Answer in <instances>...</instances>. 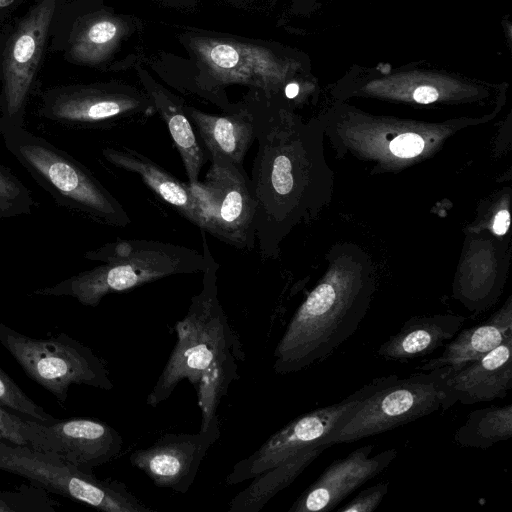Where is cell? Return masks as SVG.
Masks as SVG:
<instances>
[{"label": "cell", "mask_w": 512, "mask_h": 512, "mask_svg": "<svg viewBox=\"0 0 512 512\" xmlns=\"http://www.w3.org/2000/svg\"><path fill=\"white\" fill-rule=\"evenodd\" d=\"M206 268L202 289L191 299L186 315L174 330L177 341L146 402L156 407L167 400L177 385L188 380L195 388L202 421L200 430L220 426L217 409L238 378L237 361L245 359L218 299L217 271L204 231L201 230Z\"/></svg>", "instance_id": "1"}, {"label": "cell", "mask_w": 512, "mask_h": 512, "mask_svg": "<svg viewBox=\"0 0 512 512\" xmlns=\"http://www.w3.org/2000/svg\"><path fill=\"white\" fill-rule=\"evenodd\" d=\"M84 257L101 264L54 285L36 289V296L72 297L96 307L108 294L128 291L165 277L203 272L204 254L154 240L128 239L106 243Z\"/></svg>", "instance_id": "2"}, {"label": "cell", "mask_w": 512, "mask_h": 512, "mask_svg": "<svg viewBox=\"0 0 512 512\" xmlns=\"http://www.w3.org/2000/svg\"><path fill=\"white\" fill-rule=\"evenodd\" d=\"M249 106L258 142L250 178L256 207V243L265 261L277 256L280 241L289 229L292 202L299 190V160L288 115L260 103Z\"/></svg>", "instance_id": "3"}, {"label": "cell", "mask_w": 512, "mask_h": 512, "mask_svg": "<svg viewBox=\"0 0 512 512\" xmlns=\"http://www.w3.org/2000/svg\"><path fill=\"white\" fill-rule=\"evenodd\" d=\"M367 293L334 280L320 283L296 310L274 350L273 370L295 373L326 360L358 329Z\"/></svg>", "instance_id": "4"}, {"label": "cell", "mask_w": 512, "mask_h": 512, "mask_svg": "<svg viewBox=\"0 0 512 512\" xmlns=\"http://www.w3.org/2000/svg\"><path fill=\"white\" fill-rule=\"evenodd\" d=\"M0 134L6 149L58 204L100 224H130L120 202L71 155L23 126L5 128Z\"/></svg>", "instance_id": "5"}, {"label": "cell", "mask_w": 512, "mask_h": 512, "mask_svg": "<svg viewBox=\"0 0 512 512\" xmlns=\"http://www.w3.org/2000/svg\"><path fill=\"white\" fill-rule=\"evenodd\" d=\"M0 344L30 379L62 405L71 385L106 391L114 386L104 361L90 347L65 333L38 339L0 322Z\"/></svg>", "instance_id": "6"}, {"label": "cell", "mask_w": 512, "mask_h": 512, "mask_svg": "<svg viewBox=\"0 0 512 512\" xmlns=\"http://www.w3.org/2000/svg\"><path fill=\"white\" fill-rule=\"evenodd\" d=\"M0 470L18 475L48 493L106 512H153L116 480L98 479L59 456L0 440Z\"/></svg>", "instance_id": "7"}, {"label": "cell", "mask_w": 512, "mask_h": 512, "mask_svg": "<svg viewBox=\"0 0 512 512\" xmlns=\"http://www.w3.org/2000/svg\"><path fill=\"white\" fill-rule=\"evenodd\" d=\"M449 370L442 367L405 378L390 375L385 384L359 405L333 444L385 433L441 409L445 400L444 380Z\"/></svg>", "instance_id": "8"}, {"label": "cell", "mask_w": 512, "mask_h": 512, "mask_svg": "<svg viewBox=\"0 0 512 512\" xmlns=\"http://www.w3.org/2000/svg\"><path fill=\"white\" fill-rule=\"evenodd\" d=\"M210 161L204 182L189 184L198 202L202 228L241 251L256 244V207L250 178L243 165L217 152L207 153Z\"/></svg>", "instance_id": "9"}, {"label": "cell", "mask_w": 512, "mask_h": 512, "mask_svg": "<svg viewBox=\"0 0 512 512\" xmlns=\"http://www.w3.org/2000/svg\"><path fill=\"white\" fill-rule=\"evenodd\" d=\"M389 377L374 378L341 401L295 418L271 435L255 452L234 464L226 477V484L250 480L302 450L334 445V438L359 405Z\"/></svg>", "instance_id": "10"}, {"label": "cell", "mask_w": 512, "mask_h": 512, "mask_svg": "<svg viewBox=\"0 0 512 512\" xmlns=\"http://www.w3.org/2000/svg\"><path fill=\"white\" fill-rule=\"evenodd\" d=\"M57 0H40L22 20L7 43L3 60L0 131L23 126L24 108Z\"/></svg>", "instance_id": "11"}, {"label": "cell", "mask_w": 512, "mask_h": 512, "mask_svg": "<svg viewBox=\"0 0 512 512\" xmlns=\"http://www.w3.org/2000/svg\"><path fill=\"white\" fill-rule=\"evenodd\" d=\"M154 108V103L133 92L70 87L46 94L41 115L63 125L107 129L136 116L147 117Z\"/></svg>", "instance_id": "12"}, {"label": "cell", "mask_w": 512, "mask_h": 512, "mask_svg": "<svg viewBox=\"0 0 512 512\" xmlns=\"http://www.w3.org/2000/svg\"><path fill=\"white\" fill-rule=\"evenodd\" d=\"M220 426L197 433H168L129 456L132 466L160 488L186 493L194 483L209 448L220 437Z\"/></svg>", "instance_id": "13"}, {"label": "cell", "mask_w": 512, "mask_h": 512, "mask_svg": "<svg viewBox=\"0 0 512 512\" xmlns=\"http://www.w3.org/2000/svg\"><path fill=\"white\" fill-rule=\"evenodd\" d=\"M373 445L358 447L332 462L295 500L288 512L330 511L357 488L386 469L397 456L390 448L371 456Z\"/></svg>", "instance_id": "14"}, {"label": "cell", "mask_w": 512, "mask_h": 512, "mask_svg": "<svg viewBox=\"0 0 512 512\" xmlns=\"http://www.w3.org/2000/svg\"><path fill=\"white\" fill-rule=\"evenodd\" d=\"M44 452L52 453L85 471L115 459L123 439L109 424L88 418H73L44 424Z\"/></svg>", "instance_id": "15"}, {"label": "cell", "mask_w": 512, "mask_h": 512, "mask_svg": "<svg viewBox=\"0 0 512 512\" xmlns=\"http://www.w3.org/2000/svg\"><path fill=\"white\" fill-rule=\"evenodd\" d=\"M512 337L481 358L445 376L443 410L504 398L512 388Z\"/></svg>", "instance_id": "16"}, {"label": "cell", "mask_w": 512, "mask_h": 512, "mask_svg": "<svg viewBox=\"0 0 512 512\" xmlns=\"http://www.w3.org/2000/svg\"><path fill=\"white\" fill-rule=\"evenodd\" d=\"M184 111L207 153L217 152L243 165L247 151L256 140L255 120L250 106L228 108L215 115L187 107Z\"/></svg>", "instance_id": "17"}, {"label": "cell", "mask_w": 512, "mask_h": 512, "mask_svg": "<svg viewBox=\"0 0 512 512\" xmlns=\"http://www.w3.org/2000/svg\"><path fill=\"white\" fill-rule=\"evenodd\" d=\"M102 155L112 165L139 175L178 214L202 228L201 211L188 182L180 181L147 156L126 146L106 147L102 150Z\"/></svg>", "instance_id": "18"}, {"label": "cell", "mask_w": 512, "mask_h": 512, "mask_svg": "<svg viewBox=\"0 0 512 512\" xmlns=\"http://www.w3.org/2000/svg\"><path fill=\"white\" fill-rule=\"evenodd\" d=\"M464 323V317L450 314L413 317L379 346L376 355L397 362L424 357L450 341Z\"/></svg>", "instance_id": "19"}, {"label": "cell", "mask_w": 512, "mask_h": 512, "mask_svg": "<svg viewBox=\"0 0 512 512\" xmlns=\"http://www.w3.org/2000/svg\"><path fill=\"white\" fill-rule=\"evenodd\" d=\"M512 337V308L506 304L486 321L460 330L445 345L439 357L417 366L429 371L449 367L452 371L481 358L498 345Z\"/></svg>", "instance_id": "20"}, {"label": "cell", "mask_w": 512, "mask_h": 512, "mask_svg": "<svg viewBox=\"0 0 512 512\" xmlns=\"http://www.w3.org/2000/svg\"><path fill=\"white\" fill-rule=\"evenodd\" d=\"M328 445L302 450L252 478L229 503V512H258L277 493L289 486Z\"/></svg>", "instance_id": "21"}, {"label": "cell", "mask_w": 512, "mask_h": 512, "mask_svg": "<svg viewBox=\"0 0 512 512\" xmlns=\"http://www.w3.org/2000/svg\"><path fill=\"white\" fill-rule=\"evenodd\" d=\"M151 96L155 108L166 123L174 145L180 154L188 183H197L207 155L184 107L179 100L162 90L152 89Z\"/></svg>", "instance_id": "22"}, {"label": "cell", "mask_w": 512, "mask_h": 512, "mask_svg": "<svg viewBox=\"0 0 512 512\" xmlns=\"http://www.w3.org/2000/svg\"><path fill=\"white\" fill-rule=\"evenodd\" d=\"M512 437V404L471 411L456 430L454 441L461 447L488 449Z\"/></svg>", "instance_id": "23"}, {"label": "cell", "mask_w": 512, "mask_h": 512, "mask_svg": "<svg viewBox=\"0 0 512 512\" xmlns=\"http://www.w3.org/2000/svg\"><path fill=\"white\" fill-rule=\"evenodd\" d=\"M118 33L117 23L110 19L90 22L74 36L70 54L79 62L96 63L108 52Z\"/></svg>", "instance_id": "24"}, {"label": "cell", "mask_w": 512, "mask_h": 512, "mask_svg": "<svg viewBox=\"0 0 512 512\" xmlns=\"http://www.w3.org/2000/svg\"><path fill=\"white\" fill-rule=\"evenodd\" d=\"M44 424L14 414L0 406V440L15 445L28 446L43 451Z\"/></svg>", "instance_id": "25"}, {"label": "cell", "mask_w": 512, "mask_h": 512, "mask_svg": "<svg viewBox=\"0 0 512 512\" xmlns=\"http://www.w3.org/2000/svg\"><path fill=\"white\" fill-rule=\"evenodd\" d=\"M34 205L31 191L0 164V220L29 215Z\"/></svg>", "instance_id": "26"}, {"label": "cell", "mask_w": 512, "mask_h": 512, "mask_svg": "<svg viewBox=\"0 0 512 512\" xmlns=\"http://www.w3.org/2000/svg\"><path fill=\"white\" fill-rule=\"evenodd\" d=\"M0 406L41 423L51 424L58 421L36 404L1 367Z\"/></svg>", "instance_id": "27"}, {"label": "cell", "mask_w": 512, "mask_h": 512, "mask_svg": "<svg viewBox=\"0 0 512 512\" xmlns=\"http://www.w3.org/2000/svg\"><path fill=\"white\" fill-rule=\"evenodd\" d=\"M57 502L41 487L22 486L0 489V512H55Z\"/></svg>", "instance_id": "28"}, {"label": "cell", "mask_w": 512, "mask_h": 512, "mask_svg": "<svg viewBox=\"0 0 512 512\" xmlns=\"http://www.w3.org/2000/svg\"><path fill=\"white\" fill-rule=\"evenodd\" d=\"M388 492V482H380L362 490L350 502L338 508L339 512H372Z\"/></svg>", "instance_id": "29"}, {"label": "cell", "mask_w": 512, "mask_h": 512, "mask_svg": "<svg viewBox=\"0 0 512 512\" xmlns=\"http://www.w3.org/2000/svg\"><path fill=\"white\" fill-rule=\"evenodd\" d=\"M424 145V140L418 134L405 133L392 140L390 150L397 157L409 158L420 154Z\"/></svg>", "instance_id": "30"}, {"label": "cell", "mask_w": 512, "mask_h": 512, "mask_svg": "<svg viewBox=\"0 0 512 512\" xmlns=\"http://www.w3.org/2000/svg\"><path fill=\"white\" fill-rule=\"evenodd\" d=\"M209 57L215 65L222 69H231L239 61L237 51L233 47L224 44L213 47L209 52Z\"/></svg>", "instance_id": "31"}, {"label": "cell", "mask_w": 512, "mask_h": 512, "mask_svg": "<svg viewBox=\"0 0 512 512\" xmlns=\"http://www.w3.org/2000/svg\"><path fill=\"white\" fill-rule=\"evenodd\" d=\"M438 97L439 92L432 86H420L413 93L414 100L422 104L434 102Z\"/></svg>", "instance_id": "32"}, {"label": "cell", "mask_w": 512, "mask_h": 512, "mask_svg": "<svg viewBox=\"0 0 512 512\" xmlns=\"http://www.w3.org/2000/svg\"><path fill=\"white\" fill-rule=\"evenodd\" d=\"M510 225V214L507 210H501L495 217L493 231L498 235H504Z\"/></svg>", "instance_id": "33"}, {"label": "cell", "mask_w": 512, "mask_h": 512, "mask_svg": "<svg viewBox=\"0 0 512 512\" xmlns=\"http://www.w3.org/2000/svg\"><path fill=\"white\" fill-rule=\"evenodd\" d=\"M299 93V86L297 83L291 82L285 87V96L289 99L295 98Z\"/></svg>", "instance_id": "34"}, {"label": "cell", "mask_w": 512, "mask_h": 512, "mask_svg": "<svg viewBox=\"0 0 512 512\" xmlns=\"http://www.w3.org/2000/svg\"><path fill=\"white\" fill-rule=\"evenodd\" d=\"M14 0H0V8L10 5Z\"/></svg>", "instance_id": "35"}]
</instances>
